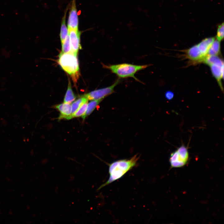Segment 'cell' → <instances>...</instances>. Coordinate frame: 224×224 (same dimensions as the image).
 <instances>
[{"label":"cell","instance_id":"cell-20","mask_svg":"<svg viewBox=\"0 0 224 224\" xmlns=\"http://www.w3.org/2000/svg\"><path fill=\"white\" fill-rule=\"evenodd\" d=\"M174 96V93L170 91H167L165 94V96L166 98L169 100H172Z\"/></svg>","mask_w":224,"mask_h":224},{"label":"cell","instance_id":"cell-1","mask_svg":"<svg viewBox=\"0 0 224 224\" xmlns=\"http://www.w3.org/2000/svg\"><path fill=\"white\" fill-rule=\"evenodd\" d=\"M139 158V156L136 154L129 159L118 160L109 164V178L98 190L121 178L136 165Z\"/></svg>","mask_w":224,"mask_h":224},{"label":"cell","instance_id":"cell-15","mask_svg":"<svg viewBox=\"0 0 224 224\" xmlns=\"http://www.w3.org/2000/svg\"><path fill=\"white\" fill-rule=\"evenodd\" d=\"M88 100L84 95L73 102L71 105V114H73L83 103L88 102Z\"/></svg>","mask_w":224,"mask_h":224},{"label":"cell","instance_id":"cell-4","mask_svg":"<svg viewBox=\"0 0 224 224\" xmlns=\"http://www.w3.org/2000/svg\"><path fill=\"white\" fill-rule=\"evenodd\" d=\"M120 82V80L118 79L113 84L109 86L94 90L84 95L88 100H103L105 97L114 92V88Z\"/></svg>","mask_w":224,"mask_h":224},{"label":"cell","instance_id":"cell-17","mask_svg":"<svg viewBox=\"0 0 224 224\" xmlns=\"http://www.w3.org/2000/svg\"><path fill=\"white\" fill-rule=\"evenodd\" d=\"M88 104V102L83 103L78 109L72 114H71L69 118V119L74 117H82L85 113Z\"/></svg>","mask_w":224,"mask_h":224},{"label":"cell","instance_id":"cell-14","mask_svg":"<svg viewBox=\"0 0 224 224\" xmlns=\"http://www.w3.org/2000/svg\"><path fill=\"white\" fill-rule=\"evenodd\" d=\"M76 96L74 94L71 87L70 81H69L68 88L65 94L63 103H71L76 99Z\"/></svg>","mask_w":224,"mask_h":224},{"label":"cell","instance_id":"cell-8","mask_svg":"<svg viewBox=\"0 0 224 224\" xmlns=\"http://www.w3.org/2000/svg\"><path fill=\"white\" fill-rule=\"evenodd\" d=\"M54 108L57 109L60 112L58 120L62 119H69L71 115V103H64L59 104L54 106Z\"/></svg>","mask_w":224,"mask_h":224},{"label":"cell","instance_id":"cell-10","mask_svg":"<svg viewBox=\"0 0 224 224\" xmlns=\"http://www.w3.org/2000/svg\"><path fill=\"white\" fill-rule=\"evenodd\" d=\"M214 40V38H207L197 45L199 50L204 58L207 56L208 49Z\"/></svg>","mask_w":224,"mask_h":224},{"label":"cell","instance_id":"cell-3","mask_svg":"<svg viewBox=\"0 0 224 224\" xmlns=\"http://www.w3.org/2000/svg\"><path fill=\"white\" fill-rule=\"evenodd\" d=\"M150 66V64L136 65L128 63L104 65V67L110 70L119 78L132 77L137 81H140L135 76L136 73Z\"/></svg>","mask_w":224,"mask_h":224},{"label":"cell","instance_id":"cell-6","mask_svg":"<svg viewBox=\"0 0 224 224\" xmlns=\"http://www.w3.org/2000/svg\"><path fill=\"white\" fill-rule=\"evenodd\" d=\"M78 18L75 0H73L68 21V29H78Z\"/></svg>","mask_w":224,"mask_h":224},{"label":"cell","instance_id":"cell-19","mask_svg":"<svg viewBox=\"0 0 224 224\" xmlns=\"http://www.w3.org/2000/svg\"><path fill=\"white\" fill-rule=\"evenodd\" d=\"M224 37V24L222 23L219 26L217 35V40L221 41Z\"/></svg>","mask_w":224,"mask_h":224},{"label":"cell","instance_id":"cell-5","mask_svg":"<svg viewBox=\"0 0 224 224\" xmlns=\"http://www.w3.org/2000/svg\"><path fill=\"white\" fill-rule=\"evenodd\" d=\"M69 35L72 51L77 54L81 47L80 44V33L78 29H68Z\"/></svg>","mask_w":224,"mask_h":224},{"label":"cell","instance_id":"cell-12","mask_svg":"<svg viewBox=\"0 0 224 224\" xmlns=\"http://www.w3.org/2000/svg\"><path fill=\"white\" fill-rule=\"evenodd\" d=\"M103 100H92L87 104L86 111L81 117L83 120L89 115L94 111L97 106Z\"/></svg>","mask_w":224,"mask_h":224},{"label":"cell","instance_id":"cell-18","mask_svg":"<svg viewBox=\"0 0 224 224\" xmlns=\"http://www.w3.org/2000/svg\"><path fill=\"white\" fill-rule=\"evenodd\" d=\"M62 51L61 53H66L72 52L68 34L64 41L62 43Z\"/></svg>","mask_w":224,"mask_h":224},{"label":"cell","instance_id":"cell-11","mask_svg":"<svg viewBox=\"0 0 224 224\" xmlns=\"http://www.w3.org/2000/svg\"><path fill=\"white\" fill-rule=\"evenodd\" d=\"M179 155V161L183 166L187 163L189 157L187 148L184 145L180 147L177 150Z\"/></svg>","mask_w":224,"mask_h":224},{"label":"cell","instance_id":"cell-2","mask_svg":"<svg viewBox=\"0 0 224 224\" xmlns=\"http://www.w3.org/2000/svg\"><path fill=\"white\" fill-rule=\"evenodd\" d=\"M77 54L72 52L61 53L58 63L66 72L70 75L74 82H76L79 75V66Z\"/></svg>","mask_w":224,"mask_h":224},{"label":"cell","instance_id":"cell-13","mask_svg":"<svg viewBox=\"0 0 224 224\" xmlns=\"http://www.w3.org/2000/svg\"><path fill=\"white\" fill-rule=\"evenodd\" d=\"M67 10H66L64 15L62 18L61 22L60 34L61 43L63 42L68 34V29L66 26V16Z\"/></svg>","mask_w":224,"mask_h":224},{"label":"cell","instance_id":"cell-16","mask_svg":"<svg viewBox=\"0 0 224 224\" xmlns=\"http://www.w3.org/2000/svg\"><path fill=\"white\" fill-rule=\"evenodd\" d=\"M220 43L217 40H214L209 48L207 56H217L220 52Z\"/></svg>","mask_w":224,"mask_h":224},{"label":"cell","instance_id":"cell-7","mask_svg":"<svg viewBox=\"0 0 224 224\" xmlns=\"http://www.w3.org/2000/svg\"><path fill=\"white\" fill-rule=\"evenodd\" d=\"M209 66L210 67L212 73L214 77L217 80L220 87L222 88L221 80L223 77L224 63L222 60L212 64Z\"/></svg>","mask_w":224,"mask_h":224},{"label":"cell","instance_id":"cell-9","mask_svg":"<svg viewBox=\"0 0 224 224\" xmlns=\"http://www.w3.org/2000/svg\"><path fill=\"white\" fill-rule=\"evenodd\" d=\"M187 56L190 60L194 61L200 62L203 61L204 58L202 54L197 45H194L188 49Z\"/></svg>","mask_w":224,"mask_h":224}]
</instances>
